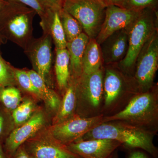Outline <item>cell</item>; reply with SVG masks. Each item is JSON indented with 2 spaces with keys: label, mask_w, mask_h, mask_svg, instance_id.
<instances>
[{
  "label": "cell",
  "mask_w": 158,
  "mask_h": 158,
  "mask_svg": "<svg viewBox=\"0 0 158 158\" xmlns=\"http://www.w3.org/2000/svg\"><path fill=\"white\" fill-rule=\"evenodd\" d=\"M153 133L120 121L103 123L78 140L109 139L118 141L125 149L140 148L153 158H158V149L153 143Z\"/></svg>",
  "instance_id": "6da1fadb"
},
{
  "label": "cell",
  "mask_w": 158,
  "mask_h": 158,
  "mask_svg": "<svg viewBox=\"0 0 158 158\" xmlns=\"http://www.w3.org/2000/svg\"><path fill=\"white\" fill-rule=\"evenodd\" d=\"M112 121L123 122L156 135L158 130L157 85L145 92L136 94L122 110L104 116L103 123Z\"/></svg>",
  "instance_id": "7a4b0ae2"
},
{
  "label": "cell",
  "mask_w": 158,
  "mask_h": 158,
  "mask_svg": "<svg viewBox=\"0 0 158 158\" xmlns=\"http://www.w3.org/2000/svg\"><path fill=\"white\" fill-rule=\"evenodd\" d=\"M36 14L28 6L10 3L0 11V35L24 50L34 38L33 21Z\"/></svg>",
  "instance_id": "3957f363"
},
{
  "label": "cell",
  "mask_w": 158,
  "mask_h": 158,
  "mask_svg": "<svg viewBox=\"0 0 158 158\" xmlns=\"http://www.w3.org/2000/svg\"><path fill=\"white\" fill-rule=\"evenodd\" d=\"M107 65L104 68L103 82L104 99L102 113L104 116L119 112L138 93L133 77L125 74L118 67Z\"/></svg>",
  "instance_id": "277c9868"
},
{
  "label": "cell",
  "mask_w": 158,
  "mask_h": 158,
  "mask_svg": "<svg viewBox=\"0 0 158 158\" xmlns=\"http://www.w3.org/2000/svg\"><path fill=\"white\" fill-rule=\"evenodd\" d=\"M104 68L89 74L82 73L73 80L77 98L76 113L85 117L102 114L103 105V82Z\"/></svg>",
  "instance_id": "5b68a950"
},
{
  "label": "cell",
  "mask_w": 158,
  "mask_h": 158,
  "mask_svg": "<svg viewBox=\"0 0 158 158\" xmlns=\"http://www.w3.org/2000/svg\"><path fill=\"white\" fill-rule=\"evenodd\" d=\"M128 46L125 56L118 68L125 74L133 77L136 60L141 50L156 31V20L148 12H140L135 20L127 28Z\"/></svg>",
  "instance_id": "8992f818"
},
{
  "label": "cell",
  "mask_w": 158,
  "mask_h": 158,
  "mask_svg": "<svg viewBox=\"0 0 158 158\" xmlns=\"http://www.w3.org/2000/svg\"><path fill=\"white\" fill-rule=\"evenodd\" d=\"M106 6L99 0H65L62 9L81 26L89 39H96L103 23Z\"/></svg>",
  "instance_id": "52a82bcc"
},
{
  "label": "cell",
  "mask_w": 158,
  "mask_h": 158,
  "mask_svg": "<svg viewBox=\"0 0 158 158\" xmlns=\"http://www.w3.org/2000/svg\"><path fill=\"white\" fill-rule=\"evenodd\" d=\"M158 66V36L156 31L147 40L136 60L133 79L138 93L149 90L154 86Z\"/></svg>",
  "instance_id": "ba28073f"
},
{
  "label": "cell",
  "mask_w": 158,
  "mask_h": 158,
  "mask_svg": "<svg viewBox=\"0 0 158 158\" xmlns=\"http://www.w3.org/2000/svg\"><path fill=\"white\" fill-rule=\"evenodd\" d=\"M104 117L101 114L94 117H85L76 113L65 121L53 124L48 135L66 146L103 123Z\"/></svg>",
  "instance_id": "9c48e42d"
},
{
  "label": "cell",
  "mask_w": 158,
  "mask_h": 158,
  "mask_svg": "<svg viewBox=\"0 0 158 158\" xmlns=\"http://www.w3.org/2000/svg\"><path fill=\"white\" fill-rule=\"evenodd\" d=\"M52 44L50 35L48 33L43 32L41 37L33 38L24 50L31 61L34 70L50 88L53 86L51 76Z\"/></svg>",
  "instance_id": "30bf717a"
},
{
  "label": "cell",
  "mask_w": 158,
  "mask_h": 158,
  "mask_svg": "<svg viewBox=\"0 0 158 158\" xmlns=\"http://www.w3.org/2000/svg\"><path fill=\"white\" fill-rule=\"evenodd\" d=\"M140 12L115 5L107 6L103 23L95 39L97 42L100 45L111 34L116 31L127 29L135 20Z\"/></svg>",
  "instance_id": "8fae6325"
},
{
  "label": "cell",
  "mask_w": 158,
  "mask_h": 158,
  "mask_svg": "<svg viewBox=\"0 0 158 158\" xmlns=\"http://www.w3.org/2000/svg\"><path fill=\"white\" fill-rule=\"evenodd\" d=\"M46 123L45 115L42 111L35 112L27 121L12 130L3 142L4 149L10 158L26 141L36 136Z\"/></svg>",
  "instance_id": "7c38bea8"
},
{
  "label": "cell",
  "mask_w": 158,
  "mask_h": 158,
  "mask_svg": "<svg viewBox=\"0 0 158 158\" xmlns=\"http://www.w3.org/2000/svg\"><path fill=\"white\" fill-rule=\"evenodd\" d=\"M23 145L33 158H81L48 135L35 136Z\"/></svg>",
  "instance_id": "4fadbf2b"
},
{
  "label": "cell",
  "mask_w": 158,
  "mask_h": 158,
  "mask_svg": "<svg viewBox=\"0 0 158 158\" xmlns=\"http://www.w3.org/2000/svg\"><path fill=\"white\" fill-rule=\"evenodd\" d=\"M121 144L109 139L78 140L66 146L68 149L81 158H108Z\"/></svg>",
  "instance_id": "5bb4252c"
},
{
  "label": "cell",
  "mask_w": 158,
  "mask_h": 158,
  "mask_svg": "<svg viewBox=\"0 0 158 158\" xmlns=\"http://www.w3.org/2000/svg\"><path fill=\"white\" fill-rule=\"evenodd\" d=\"M103 62L107 65L119 62L125 56L128 46L127 29L116 31L100 45Z\"/></svg>",
  "instance_id": "9a60e30c"
},
{
  "label": "cell",
  "mask_w": 158,
  "mask_h": 158,
  "mask_svg": "<svg viewBox=\"0 0 158 158\" xmlns=\"http://www.w3.org/2000/svg\"><path fill=\"white\" fill-rule=\"evenodd\" d=\"M89 37L83 32L75 39L67 42L66 49L69 53V79L77 80L81 76L82 59Z\"/></svg>",
  "instance_id": "2e32d148"
},
{
  "label": "cell",
  "mask_w": 158,
  "mask_h": 158,
  "mask_svg": "<svg viewBox=\"0 0 158 158\" xmlns=\"http://www.w3.org/2000/svg\"><path fill=\"white\" fill-rule=\"evenodd\" d=\"M40 25L43 32L50 35L56 49L66 48L67 42L59 11L50 9L48 15L41 19Z\"/></svg>",
  "instance_id": "e0dca14e"
},
{
  "label": "cell",
  "mask_w": 158,
  "mask_h": 158,
  "mask_svg": "<svg viewBox=\"0 0 158 158\" xmlns=\"http://www.w3.org/2000/svg\"><path fill=\"white\" fill-rule=\"evenodd\" d=\"M77 98L74 81L69 79L59 110L53 119V124L60 123L76 113Z\"/></svg>",
  "instance_id": "ac0fdd59"
},
{
  "label": "cell",
  "mask_w": 158,
  "mask_h": 158,
  "mask_svg": "<svg viewBox=\"0 0 158 158\" xmlns=\"http://www.w3.org/2000/svg\"><path fill=\"white\" fill-rule=\"evenodd\" d=\"M103 64L99 44L95 39L89 40L82 59L83 73L89 74L95 72L103 67Z\"/></svg>",
  "instance_id": "d6986e66"
},
{
  "label": "cell",
  "mask_w": 158,
  "mask_h": 158,
  "mask_svg": "<svg viewBox=\"0 0 158 158\" xmlns=\"http://www.w3.org/2000/svg\"><path fill=\"white\" fill-rule=\"evenodd\" d=\"M32 82L39 92L40 98L53 111L57 113L62 100L56 92L49 88L39 74L34 70H27Z\"/></svg>",
  "instance_id": "ffe728a7"
},
{
  "label": "cell",
  "mask_w": 158,
  "mask_h": 158,
  "mask_svg": "<svg viewBox=\"0 0 158 158\" xmlns=\"http://www.w3.org/2000/svg\"><path fill=\"white\" fill-rule=\"evenodd\" d=\"M55 74L59 90L64 93L69 79V56L67 49H56Z\"/></svg>",
  "instance_id": "44dd1931"
},
{
  "label": "cell",
  "mask_w": 158,
  "mask_h": 158,
  "mask_svg": "<svg viewBox=\"0 0 158 158\" xmlns=\"http://www.w3.org/2000/svg\"><path fill=\"white\" fill-rule=\"evenodd\" d=\"M59 14L67 42H70L84 32L80 23L64 9L59 10Z\"/></svg>",
  "instance_id": "7402d4cb"
},
{
  "label": "cell",
  "mask_w": 158,
  "mask_h": 158,
  "mask_svg": "<svg viewBox=\"0 0 158 158\" xmlns=\"http://www.w3.org/2000/svg\"><path fill=\"white\" fill-rule=\"evenodd\" d=\"M21 94L15 86L0 88V103L10 112L20 104Z\"/></svg>",
  "instance_id": "603a6c76"
},
{
  "label": "cell",
  "mask_w": 158,
  "mask_h": 158,
  "mask_svg": "<svg viewBox=\"0 0 158 158\" xmlns=\"http://www.w3.org/2000/svg\"><path fill=\"white\" fill-rule=\"evenodd\" d=\"M35 106L31 100H26L20 104L11 112V116L14 124L19 127L28 121L34 115Z\"/></svg>",
  "instance_id": "cb8c5ba5"
},
{
  "label": "cell",
  "mask_w": 158,
  "mask_h": 158,
  "mask_svg": "<svg viewBox=\"0 0 158 158\" xmlns=\"http://www.w3.org/2000/svg\"><path fill=\"white\" fill-rule=\"evenodd\" d=\"M14 72L16 84H18L23 90L40 98L39 92L33 84L27 70L14 68Z\"/></svg>",
  "instance_id": "d4e9b609"
},
{
  "label": "cell",
  "mask_w": 158,
  "mask_h": 158,
  "mask_svg": "<svg viewBox=\"0 0 158 158\" xmlns=\"http://www.w3.org/2000/svg\"><path fill=\"white\" fill-rule=\"evenodd\" d=\"M14 69L3 58L0 52V88L16 85Z\"/></svg>",
  "instance_id": "484cf974"
},
{
  "label": "cell",
  "mask_w": 158,
  "mask_h": 158,
  "mask_svg": "<svg viewBox=\"0 0 158 158\" xmlns=\"http://www.w3.org/2000/svg\"><path fill=\"white\" fill-rule=\"evenodd\" d=\"M14 125L10 112L0 103V141L4 142Z\"/></svg>",
  "instance_id": "4316f807"
},
{
  "label": "cell",
  "mask_w": 158,
  "mask_h": 158,
  "mask_svg": "<svg viewBox=\"0 0 158 158\" xmlns=\"http://www.w3.org/2000/svg\"><path fill=\"white\" fill-rule=\"evenodd\" d=\"M10 3H17L28 6L36 11L40 19H43L48 14L50 9L41 0H6Z\"/></svg>",
  "instance_id": "83f0119b"
},
{
  "label": "cell",
  "mask_w": 158,
  "mask_h": 158,
  "mask_svg": "<svg viewBox=\"0 0 158 158\" xmlns=\"http://www.w3.org/2000/svg\"><path fill=\"white\" fill-rule=\"evenodd\" d=\"M154 0H126L129 7L127 9L133 11H140L139 9H143L152 5Z\"/></svg>",
  "instance_id": "f1b7e54d"
},
{
  "label": "cell",
  "mask_w": 158,
  "mask_h": 158,
  "mask_svg": "<svg viewBox=\"0 0 158 158\" xmlns=\"http://www.w3.org/2000/svg\"><path fill=\"white\" fill-rule=\"evenodd\" d=\"M126 149L129 151L127 158H153L149 153L140 148Z\"/></svg>",
  "instance_id": "f546056e"
},
{
  "label": "cell",
  "mask_w": 158,
  "mask_h": 158,
  "mask_svg": "<svg viewBox=\"0 0 158 158\" xmlns=\"http://www.w3.org/2000/svg\"><path fill=\"white\" fill-rule=\"evenodd\" d=\"M49 9L59 11L62 9L65 0H41Z\"/></svg>",
  "instance_id": "4dcf8cb0"
},
{
  "label": "cell",
  "mask_w": 158,
  "mask_h": 158,
  "mask_svg": "<svg viewBox=\"0 0 158 158\" xmlns=\"http://www.w3.org/2000/svg\"><path fill=\"white\" fill-rule=\"evenodd\" d=\"M11 158H33L27 152L24 145L21 146Z\"/></svg>",
  "instance_id": "1f68e13d"
},
{
  "label": "cell",
  "mask_w": 158,
  "mask_h": 158,
  "mask_svg": "<svg viewBox=\"0 0 158 158\" xmlns=\"http://www.w3.org/2000/svg\"><path fill=\"white\" fill-rule=\"evenodd\" d=\"M105 6H107L110 5H115L119 6L123 2V0H99Z\"/></svg>",
  "instance_id": "d6a6232c"
},
{
  "label": "cell",
  "mask_w": 158,
  "mask_h": 158,
  "mask_svg": "<svg viewBox=\"0 0 158 158\" xmlns=\"http://www.w3.org/2000/svg\"><path fill=\"white\" fill-rule=\"evenodd\" d=\"M0 158H11L6 153L4 149L3 142L0 141Z\"/></svg>",
  "instance_id": "836d02e7"
},
{
  "label": "cell",
  "mask_w": 158,
  "mask_h": 158,
  "mask_svg": "<svg viewBox=\"0 0 158 158\" xmlns=\"http://www.w3.org/2000/svg\"><path fill=\"white\" fill-rule=\"evenodd\" d=\"M10 3L7 2L6 0H0V11Z\"/></svg>",
  "instance_id": "e575fe53"
},
{
  "label": "cell",
  "mask_w": 158,
  "mask_h": 158,
  "mask_svg": "<svg viewBox=\"0 0 158 158\" xmlns=\"http://www.w3.org/2000/svg\"><path fill=\"white\" fill-rule=\"evenodd\" d=\"M108 158H118V151H117V149L115 151H114V152Z\"/></svg>",
  "instance_id": "d590c367"
},
{
  "label": "cell",
  "mask_w": 158,
  "mask_h": 158,
  "mask_svg": "<svg viewBox=\"0 0 158 158\" xmlns=\"http://www.w3.org/2000/svg\"><path fill=\"white\" fill-rule=\"evenodd\" d=\"M6 42V40L0 35V45L2 44H4Z\"/></svg>",
  "instance_id": "8d00e7d4"
}]
</instances>
